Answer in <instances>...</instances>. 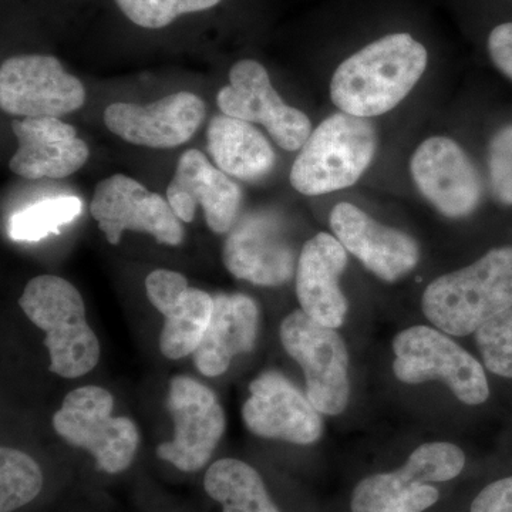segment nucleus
Masks as SVG:
<instances>
[{"mask_svg": "<svg viewBox=\"0 0 512 512\" xmlns=\"http://www.w3.org/2000/svg\"><path fill=\"white\" fill-rule=\"evenodd\" d=\"M487 46L494 66L512 82V22L495 26Z\"/></svg>", "mask_w": 512, "mask_h": 512, "instance_id": "2f4dec72", "label": "nucleus"}, {"mask_svg": "<svg viewBox=\"0 0 512 512\" xmlns=\"http://www.w3.org/2000/svg\"><path fill=\"white\" fill-rule=\"evenodd\" d=\"M423 312L448 335L476 333L512 308V247L491 249L477 262L427 286Z\"/></svg>", "mask_w": 512, "mask_h": 512, "instance_id": "f03ea898", "label": "nucleus"}, {"mask_svg": "<svg viewBox=\"0 0 512 512\" xmlns=\"http://www.w3.org/2000/svg\"><path fill=\"white\" fill-rule=\"evenodd\" d=\"M330 228L346 251L383 281H397L419 264V245L410 235L380 224L349 202L335 205Z\"/></svg>", "mask_w": 512, "mask_h": 512, "instance_id": "f3484780", "label": "nucleus"}, {"mask_svg": "<svg viewBox=\"0 0 512 512\" xmlns=\"http://www.w3.org/2000/svg\"><path fill=\"white\" fill-rule=\"evenodd\" d=\"M167 200L183 222L194 221L198 205L215 234H227L237 221L241 188L198 150L185 151L178 161Z\"/></svg>", "mask_w": 512, "mask_h": 512, "instance_id": "a211bd4d", "label": "nucleus"}, {"mask_svg": "<svg viewBox=\"0 0 512 512\" xmlns=\"http://www.w3.org/2000/svg\"><path fill=\"white\" fill-rule=\"evenodd\" d=\"M205 119V104L190 92H178L140 106L113 103L104 111V123L111 133L134 146L175 148L197 133Z\"/></svg>", "mask_w": 512, "mask_h": 512, "instance_id": "dca6fc26", "label": "nucleus"}, {"mask_svg": "<svg viewBox=\"0 0 512 512\" xmlns=\"http://www.w3.org/2000/svg\"><path fill=\"white\" fill-rule=\"evenodd\" d=\"M471 512H512V477L487 485L471 504Z\"/></svg>", "mask_w": 512, "mask_h": 512, "instance_id": "7c9ffc66", "label": "nucleus"}, {"mask_svg": "<svg viewBox=\"0 0 512 512\" xmlns=\"http://www.w3.org/2000/svg\"><path fill=\"white\" fill-rule=\"evenodd\" d=\"M214 312V298L210 293L190 288L184 293L173 311L165 315L160 349L171 360L194 355L198 349Z\"/></svg>", "mask_w": 512, "mask_h": 512, "instance_id": "b1692460", "label": "nucleus"}, {"mask_svg": "<svg viewBox=\"0 0 512 512\" xmlns=\"http://www.w3.org/2000/svg\"><path fill=\"white\" fill-rule=\"evenodd\" d=\"M222 0H116L124 16L144 29H163L190 13L215 8Z\"/></svg>", "mask_w": 512, "mask_h": 512, "instance_id": "bb28decb", "label": "nucleus"}, {"mask_svg": "<svg viewBox=\"0 0 512 512\" xmlns=\"http://www.w3.org/2000/svg\"><path fill=\"white\" fill-rule=\"evenodd\" d=\"M427 62L429 53L419 40L410 33H390L339 64L330 82V97L350 116H382L409 96Z\"/></svg>", "mask_w": 512, "mask_h": 512, "instance_id": "f257e3e1", "label": "nucleus"}, {"mask_svg": "<svg viewBox=\"0 0 512 512\" xmlns=\"http://www.w3.org/2000/svg\"><path fill=\"white\" fill-rule=\"evenodd\" d=\"M376 146L369 119L333 114L303 144L292 165V187L311 197L352 187L372 164Z\"/></svg>", "mask_w": 512, "mask_h": 512, "instance_id": "20e7f679", "label": "nucleus"}, {"mask_svg": "<svg viewBox=\"0 0 512 512\" xmlns=\"http://www.w3.org/2000/svg\"><path fill=\"white\" fill-rule=\"evenodd\" d=\"M282 345L302 367L306 394L320 413L338 416L349 403V355L336 329L295 311L281 325Z\"/></svg>", "mask_w": 512, "mask_h": 512, "instance_id": "6e6552de", "label": "nucleus"}, {"mask_svg": "<svg viewBox=\"0 0 512 512\" xmlns=\"http://www.w3.org/2000/svg\"><path fill=\"white\" fill-rule=\"evenodd\" d=\"M393 372L403 383L443 380L460 402L484 403L490 396L483 366L454 340L429 326L403 330L393 342Z\"/></svg>", "mask_w": 512, "mask_h": 512, "instance_id": "0eeeda50", "label": "nucleus"}, {"mask_svg": "<svg viewBox=\"0 0 512 512\" xmlns=\"http://www.w3.org/2000/svg\"><path fill=\"white\" fill-rule=\"evenodd\" d=\"M207 140L212 160L229 177L255 181L274 168V148L248 121L227 114L215 116L208 126Z\"/></svg>", "mask_w": 512, "mask_h": 512, "instance_id": "4be33fe9", "label": "nucleus"}, {"mask_svg": "<svg viewBox=\"0 0 512 512\" xmlns=\"http://www.w3.org/2000/svg\"><path fill=\"white\" fill-rule=\"evenodd\" d=\"M113 409V396L106 389L80 387L64 397L53 427L67 443L89 451L99 470L119 474L133 463L140 437L134 421L113 417Z\"/></svg>", "mask_w": 512, "mask_h": 512, "instance_id": "423d86ee", "label": "nucleus"}, {"mask_svg": "<svg viewBox=\"0 0 512 512\" xmlns=\"http://www.w3.org/2000/svg\"><path fill=\"white\" fill-rule=\"evenodd\" d=\"M258 320V305L249 296H215L210 326L194 353L195 366L202 375H224L235 356L251 352L258 335Z\"/></svg>", "mask_w": 512, "mask_h": 512, "instance_id": "412c9836", "label": "nucleus"}, {"mask_svg": "<svg viewBox=\"0 0 512 512\" xmlns=\"http://www.w3.org/2000/svg\"><path fill=\"white\" fill-rule=\"evenodd\" d=\"M204 487L222 512H279L258 471L244 461H215L205 474Z\"/></svg>", "mask_w": 512, "mask_h": 512, "instance_id": "5701e85b", "label": "nucleus"}, {"mask_svg": "<svg viewBox=\"0 0 512 512\" xmlns=\"http://www.w3.org/2000/svg\"><path fill=\"white\" fill-rule=\"evenodd\" d=\"M249 392L242 419L255 436L301 446L322 436L319 410L281 373H264L249 384Z\"/></svg>", "mask_w": 512, "mask_h": 512, "instance_id": "2eb2a0df", "label": "nucleus"}, {"mask_svg": "<svg viewBox=\"0 0 512 512\" xmlns=\"http://www.w3.org/2000/svg\"><path fill=\"white\" fill-rule=\"evenodd\" d=\"M488 167L495 198L512 205V126L501 128L491 140Z\"/></svg>", "mask_w": 512, "mask_h": 512, "instance_id": "c85d7f7f", "label": "nucleus"}, {"mask_svg": "<svg viewBox=\"0 0 512 512\" xmlns=\"http://www.w3.org/2000/svg\"><path fill=\"white\" fill-rule=\"evenodd\" d=\"M190 289L187 278L180 272L157 269L151 272L146 279V291L148 299L154 308L163 315H168L185 292Z\"/></svg>", "mask_w": 512, "mask_h": 512, "instance_id": "c756f323", "label": "nucleus"}, {"mask_svg": "<svg viewBox=\"0 0 512 512\" xmlns=\"http://www.w3.org/2000/svg\"><path fill=\"white\" fill-rule=\"evenodd\" d=\"M217 103L222 114L262 124L286 151L301 150L312 134L309 117L282 100L265 67L255 60H239L232 66L229 84L218 93Z\"/></svg>", "mask_w": 512, "mask_h": 512, "instance_id": "9d476101", "label": "nucleus"}, {"mask_svg": "<svg viewBox=\"0 0 512 512\" xmlns=\"http://www.w3.org/2000/svg\"><path fill=\"white\" fill-rule=\"evenodd\" d=\"M86 89L53 56H13L0 67V107L13 116L56 117L82 109Z\"/></svg>", "mask_w": 512, "mask_h": 512, "instance_id": "1a4fd4ad", "label": "nucleus"}, {"mask_svg": "<svg viewBox=\"0 0 512 512\" xmlns=\"http://www.w3.org/2000/svg\"><path fill=\"white\" fill-rule=\"evenodd\" d=\"M222 261L232 275L258 286H279L295 274L296 255L278 215L255 211L235 221Z\"/></svg>", "mask_w": 512, "mask_h": 512, "instance_id": "ddd939ff", "label": "nucleus"}, {"mask_svg": "<svg viewBox=\"0 0 512 512\" xmlns=\"http://www.w3.org/2000/svg\"><path fill=\"white\" fill-rule=\"evenodd\" d=\"M346 252L338 238L320 232L303 245L296 268V295L302 311L332 329L343 325L348 312L339 286L348 265Z\"/></svg>", "mask_w": 512, "mask_h": 512, "instance_id": "aec40b11", "label": "nucleus"}, {"mask_svg": "<svg viewBox=\"0 0 512 512\" xmlns=\"http://www.w3.org/2000/svg\"><path fill=\"white\" fill-rule=\"evenodd\" d=\"M12 128L19 147L9 168L26 180H60L89 160V147L76 128L56 117H25L13 121Z\"/></svg>", "mask_w": 512, "mask_h": 512, "instance_id": "6ab92c4d", "label": "nucleus"}, {"mask_svg": "<svg viewBox=\"0 0 512 512\" xmlns=\"http://www.w3.org/2000/svg\"><path fill=\"white\" fill-rule=\"evenodd\" d=\"M82 201L76 197L47 198L16 212L9 220L8 234L13 241L36 242L60 234L64 225L82 214Z\"/></svg>", "mask_w": 512, "mask_h": 512, "instance_id": "393cba45", "label": "nucleus"}, {"mask_svg": "<svg viewBox=\"0 0 512 512\" xmlns=\"http://www.w3.org/2000/svg\"><path fill=\"white\" fill-rule=\"evenodd\" d=\"M90 212L111 245L120 244L124 231L147 232L171 247L184 241L183 225L170 202L127 175L97 184Z\"/></svg>", "mask_w": 512, "mask_h": 512, "instance_id": "9b49d317", "label": "nucleus"}, {"mask_svg": "<svg viewBox=\"0 0 512 512\" xmlns=\"http://www.w3.org/2000/svg\"><path fill=\"white\" fill-rule=\"evenodd\" d=\"M414 184L437 211L448 218H463L481 200V180L466 151L451 138H427L410 161Z\"/></svg>", "mask_w": 512, "mask_h": 512, "instance_id": "4468645a", "label": "nucleus"}, {"mask_svg": "<svg viewBox=\"0 0 512 512\" xmlns=\"http://www.w3.org/2000/svg\"><path fill=\"white\" fill-rule=\"evenodd\" d=\"M476 340L485 367L494 375L512 379V308L484 323Z\"/></svg>", "mask_w": 512, "mask_h": 512, "instance_id": "cd10ccee", "label": "nucleus"}, {"mask_svg": "<svg viewBox=\"0 0 512 512\" xmlns=\"http://www.w3.org/2000/svg\"><path fill=\"white\" fill-rule=\"evenodd\" d=\"M167 406L174 419V440L160 444L157 456L184 473L201 470L210 460L225 430L220 402L207 386L191 377L175 376Z\"/></svg>", "mask_w": 512, "mask_h": 512, "instance_id": "f8f14e48", "label": "nucleus"}, {"mask_svg": "<svg viewBox=\"0 0 512 512\" xmlns=\"http://www.w3.org/2000/svg\"><path fill=\"white\" fill-rule=\"evenodd\" d=\"M43 487L39 464L16 448L0 450V512H13L35 500Z\"/></svg>", "mask_w": 512, "mask_h": 512, "instance_id": "a878e982", "label": "nucleus"}, {"mask_svg": "<svg viewBox=\"0 0 512 512\" xmlns=\"http://www.w3.org/2000/svg\"><path fill=\"white\" fill-rule=\"evenodd\" d=\"M466 466L463 451L451 443H427L413 451L406 466L360 481L352 512H423L439 501L431 483L453 480Z\"/></svg>", "mask_w": 512, "mask_h": 512, "instance_id": "39448f33", "label": "nucleus"}, {"mask_svg": "<svg viewBox=\"0 0 512 512\" xmlns=\"http://www.w3.org/2000/svg\"><path fill=\"white\" fill-rule=\"evenodd\" d=\"M19 305L30 322L45 330L53 373L74 379L92 372L100 359L99 339L87 323L86 306L74 285L60 276H36Z\"/></svg>", "mask_w": 512, "mask_h": 512, "instance_id": "7ed1b4c3", "label": "nucleus"}]
</instances>
